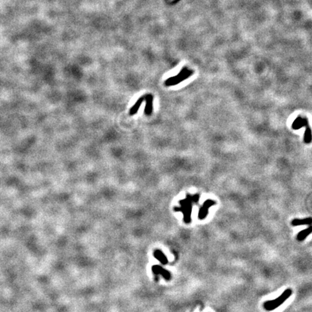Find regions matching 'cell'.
Instances as JSON below:
<instances>
[{
  "label": "cell",
  "mask_w": 312,
  "mask_h": 312,
  "mask_svg": "<svg viewBox=\"0 0 312 312\" xmlns=\"http://www.w3.org/2000/svg\"><path fill=\"white\" fill-rule=\"evenodd\" d=\"M145 95H143V96H142L141 98H140L137 100V102L135 103L134 105L131 108L130 111H129V114L134 115L137 112L139 108H140V106H141L142 103L143 101H145Z\"/></svg>",
  "instance_id": "obj_10"
},
{
  "label": "cell",
  "mask_w": 312,
  "mask_h": 312,
  "mask_svg": "<svg viewBox=\"0 0 312 312\" xmlns=\"http://www.w3.org/2000/svg\"><path fill=\"white\" fill-rule=\"evenodd\" d=\"M152 270L153 273H154V275H156V276L159 275H162L163 277V278L166 280H169L171 279V275L169 271L165 270V269L162 267L160 265H154V266H153Z\"/></svg>",
  "instance_id": "obj_5"
},
{
  "label": "cell",
  "mask_w": 312,
  "mask_h": 312,
  "mask_svg": "<svg viewBox=\"0 0 312 312\" xmlns=\"http://www.w3.org/2000/svg\"><path fill=\"white\" fill-rule=\"evenodd\" d=\"M154 257L156 259H158L160 263H162V264H166L168 262L167 257H165V255L164 254L163 252L160 250H156L154 252Z\"/></svg>",
  "instance_id": "obj_8"
},
{
  "label": "cell",
  "mask_w": 312,
  "mask_h": 312,
  "mask_svg": "<svg viewBox=\"0 0 312 312\" xmlns=\"http://www.w3.org/2000/svg\"><path fill=\"white\" fill-rule=\"evenodd\" d=\"M215 202L212 201V200H206L203 204V205L202 206L201 208L199 209V215H198V218L199 220H204L205 218L207 217V215L209 212V209L211 206L215 205Z\"/></svg>",
  "instance_id": "obj_4"
},
{
  "label": "cell",
  "mask_w": 312,
  "mask_h": 312,
  "mask_svg": "<svg viewBox=\"0 0 312 312\" xmlns=\"http://www.w3.org/2000/svg\"><path fill=\"white\" fill-rule=\"evenodd\" d=\"M184 70L181 72V73L180 74V75L178 74L176 77H171V78H169L168 80H167L166 81H165V85H176L177 83H178V82H181V80H183V79H187V77L191 76V75H192V72L191 71H189L188 73H187V71H186L185 74H184Z\"/></svg>",
  "instance_id": "obj_3"
},
{
  "label": "cell",
  "mask_w": 312,
  "mask_h": 312,
  "mask_svg": "<svg viewBox=\"0 0 312 312\" xmlns=\"http://www.w3.org/2000/svg\"><path fill=\"white\" fill-rule=\"evenodd\" d=\"M312 219L311 218H304V219H294L292 221L291 224L293 226H299V225H311Z\"/></svg>",
  "instance_id": "obj_7"
},
{
  "label": "cell",
  "mask_w": 312,
  "mask_h": 312,
  "mask_svg": "<svg viewBox=\"0 0 312 312\" xmlns=\"http://www.w3.org/2000/svg\"><path fill=\"white\" fill-rule=\"evenodd\" d=\"M311 232H312L311 225H309L308 228H307L306 229H304V230H303L302 231L298 233V236H297V240L299 241H304V239H306V238L308 236H309L310 234L311 233Z\"/></svg>",
  "instance_id": "obj_9"
},
{
  "label": "cell",
  "mask_w": 312,
  "mask_h": 312,
  "mask_svg": "<svg viewBox=\"0 0 312 312\" xmlns=\"http://www.w3.org/2000/svg\"><path fill=\"white\" fill-rule=\"evenodd\" d=\"M291 295L292 290L288 288V289L285 290V291L283 292L278 298H277L274 299V300L266 301L264 304V308L266 311H273L275 308H278L281 304H283Z\"/></svg>",
  "instance_id": "obj_2"
},
{
  "label": "cell",
  "mask_w": 312,
  "mask_h": 312,
  "mask_svg": "<svg viewBox=\"0 0 312 312\" xmlns=\"http://www.w3.org/2000/svg\"><path fill=\"white\" fill-rule=\"evenodd\" d=\"M199 199V194L195 195H187V197L184 199L179 201L181 207H175L174 209L175 212H181L184 215V221L186 223H190L192 222V206L194 204L198 202Z\"/></svg>",
  "instance_id": "obj_1"
},
{
  "label": "cell",
  "mask_w": 312,
  "mask_h": 312,
  "mask_svg": "<svg viewBox=\"0 0 312 312\" xmlns=\"http://www.w3.org/2000/svg\"><path fill=\"white\" fill-rule=\"evenodd\" d=\"M153 97L152 95L147 94L146 95V106L145 109V113L147 116H149L152 113L153 111Z\"/></svg>",
  "instance_id": "obj_6"
}]
</instances>
